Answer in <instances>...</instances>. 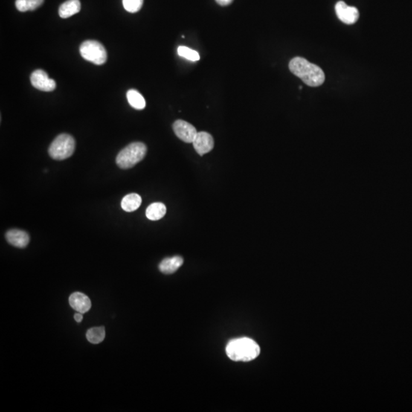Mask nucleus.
<instances>
[{
	"label": "nucleus",
	"mask_w": 412,
	"mask_h": 412,
	"mask_svg": "<svg viewBox=\"0 0 412 412\" xmlns=\"http://www.w3.org/2000/svg\"><path fill=\"white\" fill-rule=\"evenodd\" d=\"M288 67L293 74L309 86H319L325 82V75L322 69L305 58L300 56L293 58L290 61Z\"/></svg>",
	"instance_id": "nucleus-1"
},
{
	"label": "nucleus",
	"mask_w": 412,
	"mask_h": 412,
	"mask_svg": "<svg viewBox=\"0 0 412 412\" xmlns=\"http://www.w3.org/2000/svg\"><path fill=\"white\" fill-rule=\"evenodd\" d=\"M259 345L247 337L230 340L226 346V354L233 361H251L259 356Z\"/></svg>",
	"instance_id": "nucleus-2"
},
{
	"label": "nucleus",
	"mask_w": 412,
	"mask_h": 412,
	"mask_svg": "<svg viewBox=\"0 0 412 412\" xmlns=\"http://www.w3.org/2000/svg\"><path fill=\"white\" fill-rule=\"evenodd\" d=\"M146 145L141 142H134L122 149L116 157V163L122 169H127L135 166L144 158Z\"/></svg>",
	"instance_id": "nucleus-3"
},
{
	"label": "nucleus",
	"mask_w": 412,
	"mask_h": 412,
	"mask_svg": "<svg viewBox=\"0 0 412 412\" xmlns=\"http://www.w3.org/2000/svg\"><path fill=\"white\" fill-rule=\"evenodd\" d=\"M76 142L68 134L58 135L52 142L48 149L49 155L53 160H63L71 157L75 151Z\"/></svg>",
	"instance_id": "nucleus-4"
},
{
	"label": "nucleus",
	"mask_w": 412,
	"mask_h": 412,
	"mask_svg": "<svg viewBox=\"0 0 412 412\" xmlns=\"http://www.w3.org/2000/svg\"><path fill=\"white\" fill-rule=\"evenodd\" d=\"M79 53L85 61L96 65H102L107 61V51L99 41L88 40L82 43L79 47Z\"/></svg>",
	"instance_id": "nucleus-5"
},
{
	"label": "nucleus",
	"mask_w": 412,
	"mask_h": 412,
	"mask_svg": "<svg viewBox=\"0 0 412 412\" xmlns=\"http://www.w3.org/2000/svg\"><path fill=\"white\" fill-rule=\"evenodd\" d=\"M31 82L37 90L44 92L53 91L56 88V82L49 78L48 75L43 70H36L31 75Z\"/></svg>",
	"instance_id": "nucleus-6"
},
{
	"label": "nucleus",
	"mask_w": 412,
	"mask_h": 412,
	"mask_svg": "<svg viewBox=\"0 0 412 412\" xmlns=\"http://www.w3.org/2000/svg\"><path fill=\"white\" fill-rule=\"evenodd\" d=\"M172 128L175 135L186 143H192L198 133L193 125L183 120L175 121Z\"/></svg>",
	"instance_id": "nucleus-7"
},
{
	"label": "nucleus",
	"mask_w": 412,
	"mask_h": 412,
	"mask_svg": "<svg viewBox=\"0 0 412 412\" xmlns=\"http://www.w3.org/2000/svg\"><path fill=\"white\" fill-rule=\"evenodd\" d=\"M335 11L339 19L345 24H354L360 17V13L357 8L347 6L343 1L338 2L336 4Z\"/></svg>",
	"instance_id": "nucleus-8"
},
{
	"label": "nucleus",
	"mask_w": 412,
	"mask_h": 412,
	"mask_svg": "<svg viewBox=\"0 0 412 412\" xmlns=\"http://www.w3.org/2000/svg\"><path fill=\"white\" fill-rule=\"evenodd\" d=\"M192 144L196 152L203 156L213 149L214 139L209 133L200 131L197 133Z\"/></svg>",
	"instance_id": "nucleus-9"
},
{
	"label": "nucleus",
	"mask_w": 412,
	"mask_h": 412,
	"mask_svg": "<svg viewBox=\"0 0 412 412\" xmlns=\"http://www.w3.org/2000/svg\"><path fill=\"white\" fill-rule=\"evenodd\" d=\"M6 238L9 244L18 248H24L29 243V235L27 232L18 229L8 230Z\"/></svg>",
	"instance_id": "nucleus-10"
},
{
	"label": "nucleus",
	"mask_w": 412,
	"mask_h": 412,
	"mask_svg": "<svg viewBox=\"0 0 412 412\" xmlns=\"http://www.w3.org/2000/svg\"><path fill=\"white\" fill-rule=\"evenodd\" d=\"M70 306L78 312H87L91 308V301L82 292H74L69 298Z\"/></svg>",
	"instance_id": "nucleus-11"
},
{
	"label": "nucleus",
	"mask_w": 412,
	"mask_h": 412,
	"mask_svg": "<svg viewBox=\"0 0 412 412\" xmlns=\"http://www.w3.org/2000/svg\"><path fill=\"white\" fill-rule=\"evenodd\" d=\"M183 263V259L180 256H172L163 259L159 265V270L164 274L175 273Z\"/></svg>",
	"instance_id": "nucleus-12"
},
{
	"label": "nucleus",
	"mask_w": 412,
	"mask_h": 412,
	"mask_svg": "<svg viewBox=\"0 0 412 412\" xmlns=\"http://www.w3.org/2000/svg\"><path fill=\"white\" fill-rule=\"evenodd\" d=\"M81 4L79 0H67L59 8V15L62 18L73 16L80 11Z\"/></svg>",
	"instance_id": "nucleus-13"
},
{
	"label": "nucleus",
	"mask_w": 412,
	"mask_h": 412,
	"mask_svg": "<svg viewBox=\"0 0 412 412\" xmlns=\"http://www.w3.org/2000/svg\"><path fill=\"white\" fill-rule=\"evenodd\" d=\"M141 202V197L138 194L130 193L122 198L121 206L125 212H132L140 207Z\"/></svg>",
	"instance_id": "nucleus-14"
},
{
	"label": "nucleus",
	"mask_w": 412,
	"mask_h": 412,
	"mask_svg": "<svg viewBox=\"0 0 412 412\" xmlns=\"http://www.w3.org/2000/svg\"><path fill=\"white\" fill-rule=\"evenodd\" d=\"M166 208L162 202H154L150 204L146 210V218L151 221L161 219L166 215Z\"/></svg>",
	"instance_id": "nucleus-15"
},
{
	"label": "nucleus",
	"mask_w": 412,
	"mask_h": 412,
	"mask_svg": "<svg viewBox=\"0 0 412 412\" xmlns=\"http://www.w3.org/2000/svg\"><path fill=\"white\" fill-rule=\"evenodd\" d=\"M127 99L130 105L135 109L142 110L146 106L144 98L137 90H128L127 92Z\"/></svg>",
	"instance_id": "nucleus-16"
},
{
	"label": "nucleus",
	"mask_w": 412,
	"mask_h": 412,
	"mask_svg": "<svg viewBox=\"0 0 412 412\" xmlns=\"http://www.w3.org/2000/svg\"><path fill=\"white\" fill-rule=\"evenodd\" d=\"M105 337V328L103 327H96L90 328L86 332V338L91 343L97 344L103 341Z\"/></svg>",
	"instance_id": "nucleus-17"
},
{
	"label": "nucleus",
	"mask_w": 412,
	"mask_h": 412,
	"mask_svg": "<svg viewBox=\"0 0 412 412\" xmlns=\"http://www.w3.org/2000/svg\"><path fill=\"white\" fill-rule=\"evenodd\" d=\"M44 0H16L15 6L20 12L33 11L44 3Z\"/></svg>",
	"instance_id": "nucleus-18"
},
{
	"label": "nucleus",
	"mask_w": 412,
	"mask_h": 412,
	"mask_svg": "<svg viewBox=\"0 0 412 412\" xmlns=\"http://www.w3.org/2000/svg\"><path fill=\"white\" fill-rule=\"evenodd\" d=\"M178 54L185 59L189 60L191 61H198L200 60V56L196 50H192L189 47L185 46H180L177 49Z\"/></svg>",
	"instance_id": "nucleus-19"
},
{
	"label": "nucleus",
	"mask_w": 412,
	"mask_h": 412,
	"mask_svg": "<svg viewBox=\"0 0 412 412\" xmlns=\"http://www.w3.org/2000/svg\"><path fill=\"white\" fill-rule=\"evenodd\" d=\"M122 3L127 12L135 13L141 9L143 0H122Z\"/></svg>",
	"instance_id": "nucleus-20"
},
{
	"label": "nucleus",
	"mask_w": 412,
	"mask_h": 412,
	"mask_svg": "<svg viewBox=\"0 0 412 412\" xmlns=\"http://www.w3.org/2000/svg\"><path fill=\"white\" fill-rule=\"evenodd\" d=\"M215 1H216V3H218V5H220V6H226L231 4L233 0H215Z\"/></svg>",
	"instance_id": "nucleus-21"
},
{
	"label": "nucleus",
	"mask_w": 412,
	"mask_h": 412,
	"mask_svg": "<svg viewBox=\"0 0 412 412\" xmlns=\"http://www.w3.org/2000/svg\"><path fill=\"white\" fill-rule=\"evenodd\" d=\"M74 319L76 322H78V323H80V322L82 320V313H76V314H74Z\"/></svg>",
	"instance_id": "nucleus-22"
}]
</instances>
